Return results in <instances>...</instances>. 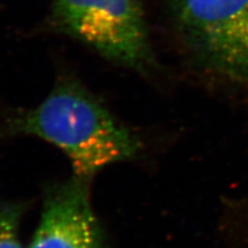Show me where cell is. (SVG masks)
Masks as SVG:
<instances>
[{"label": "cell", "instance_id": "obj_3", "mask_svg": "<svg viewBox=\"0 0 248 248\" xmlns=\"http://www.w3.org/2000/svg\"><path fill=\"white\" fill-rule=\"evenodd\" d=\"M183 32L220 71L248 78V0H172Z\"/></svg>", "mask_w": 248, "mask_h": 248}, {"label": "cell", "instance_id": "obj_1", "mask_svg": "<svg viewBox=\"0 0 248 248\" xmlns=\"http://www.w3.org/2000/svg\"><path fill=\"white\" fill-rule=\"evenodd\" d=\"M1 134L33 136L54 145L71 160L74 175L89 181L108 166L139 157L142 150L133 130L67 78L35 108L10 116Z\"/></svg>", "mask_w": 248, "mask_h": 248}, {"label": "cell", "instance_id": "obj_4", "mask_svg": "<svg viewBox=\"0 0 248 248\" xmlns=\"http://www.w3.org/2000/svg\"><path fill=\"white\" fill-rule=\"evenodd\" d=\"M89 183L74 175L48 192L29 248H108Z\"/></svg>", "mask_w": 248, "mask_h": 248}, {"label": "cell", "instance_id": "obj_2", "mask_svg": "<svg viewBox=\"0 0 248 248\" xmlns=\"http://www.w3.org/2000/svg\"><path fill=\"white\" fill-rule=\"evenodd\" d=\"M51 21L116 63L140 73L152 64L140 0H53Z\"/></svg>", "mask_w": 248, "mask_h": 248}, {"label": "cell", "instance_id": "obj_5", "mask_svg": "<svg viewBox=\"0 0 248 248\" xmlns=\"http://www.w3.org/2000/svg\"><path fill=\"white\" fill-rule=\"evenodd\" d=\"M23 211L18 204L0 205V248H23L19 234Z\"/></svg>", "mask_w": 248, "mask_h": 248}]
</instances>
